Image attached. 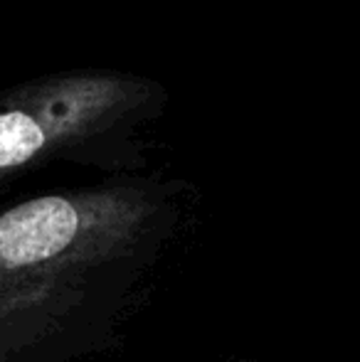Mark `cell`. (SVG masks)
Listing matches in <instances>:
<instances>
[{
    "mask_svg": "<svg viewBox=\"0 0 360 362\" xmlns=\"http://www.w3.org/2000/svg\"><path fill=\"white\" fill-rule=\"evenodd\" d=\"M170 91L149 74L109 67L47 72L0 91V180L47 160L131 165Z\"/></svg>",
    "mask_w": 360,
    "mask_h": 362,
    "instance_id": "6da1fadb",
    "label": "cell"
}]
</instances>
